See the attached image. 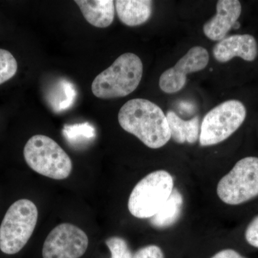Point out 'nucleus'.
Instances as JSON below:
<instances>
[{"label":"nucleus","instance_id":"obj_1","mask_svg":"<svg viewBox=\"0 0 258 258\" xmlns=\"http://www.w3.org/2000/svg\"><path fill=\"white\" fill-rule=\"evenodd\" d=\"M118 119L123 130L151 149L163 147L171 139L166 115L149 100L135 98L127 101L120 108Z\"/></svg>","mask_w":258,"mask_h":258},{"label":"nucleus","instance_id":"obj_2","mask_svg":"<svg viewBox=\"0 0 258 258\" xmlns=\"http://www.w3.org/2000/svg\"><path fill=\"white\" fill-rule=\"evenodd\" d=\"M143 69L142 61L136 54L127 52L120 55L93 81V95L101 99L128 96L138 88Z\"/></svg>","mask_w":258,"mask_h":258},{"label":"nucleus","instance_id":"obj_3","mask_svg":"<svg viewBox=\"0 0 258 258\" xmlns=\"http://www.w3.org/2000/svg\"><path fill=\"white\" fill-rule=\"evenodd\" d=\"M23 154L30 169L50 179H67L72 171V161L67 153L47 136L32 137L25 144Z\"/></svg>","mask_w":258,"mask_h":258},{"label":"nucleus","instance_id":"obj_4","mask_svg":"<svg viewBox=\"0 0 258 258\" xmlns=\"http://www.w3.org/2000/svg\"><path fill=\"white\" fill-rule=\"evenodd\" d=\"M38 220L35 203L21 199L13 203L0 225V250L7 254L18 253L28 243Z\"/></svg>","mask_w":258,"mask_h":258},{"label":"nucleus","instance_id":"obj_5","mask_svg":"<svg viewBox=\"0 0 258 258\" xmlns=\"http://www.w3.org/2000/svg\"><path fill=\"white\" fill-rule=\"evenodd\" d=\"M174 179L165 170L153 171L134 186L128 202V208L134 217L152 218L174 190Z\"/></svg>","mask_w":258,"mask_h":258},{"label":"nucleus","instance_id":"obj_6","mask_svg":"<svg viewBox=\"0 0 258 258\" xmlns=\"http://www.w3.org/2000/svg\"><path fill=\"white\" fill-rule=\"evenodd\" d=\"M217 193L224 203L242 205L258 196V157L237 161L219 181Z\"/></svg>","mask_w":258,"mask_h":258},{"label":"nucleus","instance_id":"obj_7","mask_svg":"<svg viewBox=\"0 0 258 258\" xmlns=\"http://www.w3.org/2000/svg\"><path fill=\"white\" fill-rule=\"evenodd\" d=\"M246 115L245 106L237 100L226 101L212 108L200 126V145L210 147L224 142L240 128Z\"/></svg>","mask_w":258,"mask_h":258},{"label":"nucleus","instance_id":"obj_8","mask_svg":"<svg viewBox=\"0 0 258 258\" xmlns=\"http://www.w3.org/2000/svg\"><path fill=\"white\" fill-rule=\"evenodd\" d=\"M88 235L80 227L71 223L56 226L47 235L43 247V258H80L88 247Z\"/></svg>","mask_w":258,"mask_h":258},{"label":"nucleus","instance_id":"obj_9","mask_svg":"<svg viewBox=\"0 0 258 258\" xmlns=\"http://www.w3.org/2000/svg\"><path fill=\"white\" fill-rule=\"evenodd\" d=\"M209 60L210 56L205 47H191L174 67L161 74L159 83L160 89L168 94L179 92L186 85V76L203 71L208 66Z\"/></svg>","mask_w":258,"mask_h":258},{"label":"nucleus","instance_id":"obj_10","mask_svg":"<svg viewBox=\"0 0 258 258\" xmlns=\"http://www.w3.org/2000/svg\"><path fill=\"white\" fill-rule=\"evenodd\" d=\"M212 53L216 60L222 63L235 57L251 62L257 57V43L253 36L247 34L231 35L217 42L212 49Z\"/></svg>","mask_w":258,"mask_h":258},{"label":"nucleus","instance_id":"obj_11","mask_svg":"<svg viewBox=\"0 0 258 258\" xmlns=\"http://www.w3.org/2000/svg\"><path fill=\"white\" fill-rule=\"evenodd\" d=\"M242 13L238 0H220L217 2L216 15L204 25L205 36L213 41L225 38Z\"/></svg>","mask_w":258,"mask_h":258},{"label":"nucleus","instance_id":"obj_12","mask_svg":"<svg viewBox=\"0 0 258 258\" xmlns=\"http://www.w3.org/2000/svg\"><path fill=\"white\" fill-rule=\"evenodd\" d=\"M81 13L88 23L106 28L114 20L115 4L113 0H76Z\"/></svg>","mask_w":258,"mask_h":258},{"label":"nucleus","instance_id":"obj_13","mask_svg":"<svg viewBox=\"0 0 258 258\" xmlns=\"http://www.w3.org/2000/svg\"><path fill=\"white\" fill-rule=\"evenodd\" d=\"M114 4L118 18L127 26L143 25L152 16L153 2L149 0H117Z\"/></svg>","mask_w":258,"mask_h":258},{"label":"nucleus","instance_id":"obj_14","mask_svg":"<svg viewBox=\"0 0 258 258\" xmlns=\"http://www.w3.org/2000/svg\"><path fill=\"white\" fill-rule=\"evenodd\" d=\"M166 119L170 131L171 138L178 144H195L200 139V120L198 116L191 119H181L174 111H168Z\"/></svg>","mask_w":258,"mask_h":258},{"label":"nucleus","instance_id":"obj_15","mask_svg":"<svg viewBox=\"0 0 258 258\" xmlns=\"http://www.w3.org/2000/svg\"><path fill=\"white\" fill-rule=\"evenodd\" d=\"M183 196L177 189H174L172 193L162 207L150 218V222L156 228H166L170 227L180 217L182 210Z\"/></svg>","mask_w":258,"mask_h":258},{"label":"nucleus","instance_id":"obj_16","mask_svg":"<svg viewBox=\"0 0 258 258\" xmlns=\"http://www.w3.org/2000/svg\"><path fill=\"white\" fill-rule=\"evenodd\" d=\"M18 71V62L9 51L0 48V85L14 77Z\"/></svg>","mask_w":258,"mask_h":258},{"label":"nucleus","instance_id":"obj_17","mask_svg":"<svg viewBox=\"0 0 258 258\" xmlns=\"http://www.w3.org/2000/svg\"><path fill=\"white\" fill-rule=\"evenodd\" d=\"M106 244L111 252V258H133L128 242L123 237L113 236L106 239Z\"/></svg>","mask_w":258,"mask_h":258},{"label":"nucleus","instance_id":"obj_18","mask_svg":"<svg viewBox=\"0 0 258 258\" xmlns=\"http://www.w3.org/2000/svg\"><path fill=\"white\" fill-rule=\"evenodd\" d=\"M133 258H165V256L160 247L150 244L137 250Z\"/></svg>","mask_w":258,"mask_h":258},{"label":"nucleus","instance_id":"obj_19","mask_svg":"<svg viewBox=\"0 0 258 258\" xmlns=\"http://www.w3.org/2000/svg\"><path fill=\"white\" fill-rule=\"evenodd\" d=\"M244 238L249 245L258 249V215L247 225L244 232Z\"/></svg>","mask_w":258,"mask_h":258},{"label":"nucleus","instance_id":"obj_20","mask_svg":"<svg viewBox=\"0 0 258 258\" xmlns=\"http://www.w3.org/2000/svg\"><path fill=\"white\" fill-rule=\"evenodd\" d=\"M211 258H247L241 254L240 252L233 249H225L219 251L214 254Z\"/></svg>","mask_w":258,"mask_h":258},{"label":"nucleus","instance_id":"obj_21","mask_svg":"<svg viewBox=\"0 0 258 258\" xmlns=\"http://www.w3.org/2000/svg\"><path fill=\"white\" fill-rule=\"evenodd\" d=\"M240 28V24L239 23L238 21L236 22L235 23V25H234V26L232 27V29H235V30H237V29H239Z\"/></svg>","mask_w":258,"mask_h":258}]
</instances>
